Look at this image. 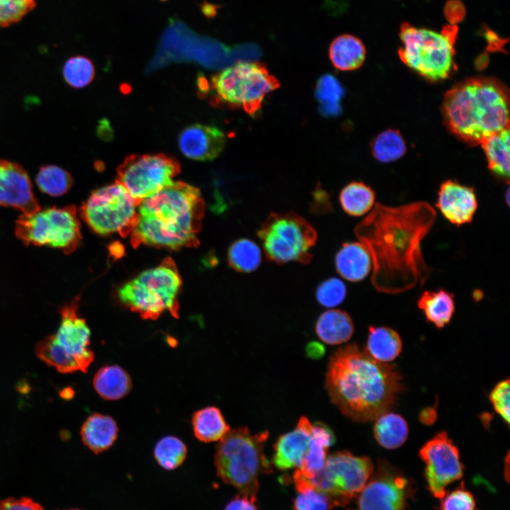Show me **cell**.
I'll list each match as a JSON object with an SVG mask.
<instances>
[{"instance_id":"cell-1","label":"cell","mask_w":510,"mask_h":510,"mask_svg":"<svg viewBox=\"0 0 510 510\" xmlns=\"http://www.w3.org/2000/svg\"><path fill=\"white\" fill-rule=\"evenodd\" d=\"M436 217L434 208L425 201L396 207L376 203L356 225L355 234L370 256V281L376 290L399 294L424 285L431 270L421 245Z\"/></svg>"},{"instance_id":"cell-2","label":"cell","mask_w":510,"mask_h":510,"mask_svg":"<svg viewBox=\"0 0 510 510\" xmlns=\"http://www.w3.org/2000/svg\"><path fill=\"white\" fill-rule=\"evenodd\" d=\"M401 379L392 365L375 361L351 344L331 355L325 387L346 416L365 422L389 412L402 389Z\"/></svg>"},{"instance_id":"cell-3","label":"cell","mask_w":510,"mask_h":510,"mask_svg":"<svg viewBox=\"0 0 510 510\" xmlns=\"http://www.w3.org/2000/svg\"><path fill=\"white\" fill-rule=\"evenodd\" d=\"M205 204L196 187L174 182L142 200L131 232L134 246L142 244L169 249L196 246Z\"/></svg>"},{"instance_id":"cell-4","label":"cell","mask_w":510,"mask_h":510,"mask_svg":"<svg viewBox=\"0 0 510 510\" xmlns=\"http://www.w3.org/2000/svg\"><path fill=\"white\" fill-rule=\"evenodd\" d=\"M509 90L490 77L465 79L448 90L442 110L448 128L462 140L480 144L485 139L509 128Z\"/></svg>"},{"instance_id":"cell-5","label":"cell","mask_w":510,"mask_h":510,"mask_svg":"<svg viewBox=\"0 0 510 510\" xmlns=\"http://www.w3.org/2000/svg\"><path fill=\"white\" fill-rule=\"evenodd\" d=\"M268 437V431L252 434L248 428L241 427L230 430L216 447L217 476L240 494L255 501L259 477L273 470L264 451Z\"/></svg>"},{"instance_id":"cell-6","label":"cell","mask_w":510,"mask_h":510,"mask_svg":"<svg viewBox=\"0 0 510 510\" xmlns=\"http://www.w3.org/2000/svg\"><path fill=\"white\" fill-rule=\"evenodd\" d=\"M458 27L447 25L441 33L402 23L398 54L402 62L425 79L439 81L456 69L454 61Z\"/></svg>"},{"instance_id":"cell-7","label":"cell","mask_w":510,"mask_h":510,"mask_svg":"<svg viewBox=\"0 0 510 510\" xmlns=\"http://www.w3.org/2000/svg\"><path fill=\"white\" fill-rule=\"evenodd\" d=\"M78 300L62 306L57 332L47 336L35 346L36 356L62 373H86L94 360L90 348L91 331L78 314Z\"/></svg>"},{"instance_id":"cell-8","label":"cell","mask_w":510,"mask_h":510,"mask_svg":"<svg viewBox=\"0 0 510 510\" xmlns=\"http://www.w3.org/2000/svg\"><path fill=\"white\" fill-rule=\"evenodd\" d=\"M181 283L175 263L166 258L120 286L118 295L125 307L142 318L154 319L166 311L177 318Z\"/></svg>"},{"instance_id":"cell-9","label":"cell","mask_w":510,"mask_h":510,"mask_svg":"<svg viewBox=\"0 0 510 510\" xmlns=\"http://www.w3.org/2000/svg\"><path fill=\"white\" fill-rule=\"evenodd\" d=\"M257 234L266 257L277 264L291 261L309 264L312 259L310 250L317 239L312 225L292 212H271Z\"/></svg>"},{"instance_id":"cell-10","label":"cell","mask_w":510,"mask_h":510,"mask_svg":"<svg viewBox=\"0 0 510 510\" xmlns=\"http://www.w3.org/2000/svg\"><path fill=\"white\" fill-rule=\"evenodd\" d=\"M15 234L26 245L47 246L66 254L72 253L81 240V223L73 205L22 214L16 222Z\"/></svg>"},{"instance_id":"cell-11","label":"cell","mask_w":510,"mask_h":510,"mask_svg":"<svg viewBox=\"0 0 510 510\" xmlns=\"http://www.w3.org/2000/svg\"><path fill=\"white\" fill-rule=\"evenodd\" d=\"M138 203L120 183L93 191L81 205V218L92 231L101 236L118 233L127 236L135 227Z\"/></svg>"},{"instance_id":"cell-12","label":"cell","mask_w":510,"mask_h":510,"mask_svg":"<svg viewBox=\"0 0 510 510\" xmlns=\"http://www.w3.org/2000/svg\"><path fill=\"white\" fill-rule=\"evenodd\" d=\"M212 86L223 102L242 106L252 115L264 97L280 86L278 79L258 62H239L212 78Z\"/></svg>"},{"instance_id":"cell-13","label":"cell","mask_w":510,"mask_h":510,"mask_svg":"<svg viewBox=\"0 0 510 510\" xmlns=\"http://www.w3.org/2000/svg\"><path fill=\"white\" fill-rule=\"evenodd\" d=\"M373 470V463L368 457L339 451L327 456L318 472L310 477L303 476L329 495L336 506H344L357 497Z\"/></svg>"},{"instance_id":"cell-14","label":"cell","mask_w":510,"mask_h":510,"mask_svg":"<svg viewBox=\"0 0 510 510\" xmlns=\"http://www.w3.org/2000/svg\"><path fill=\"white\" fill-rule=\"evenodd\" d=\"M416 492L412 478L387 460L379 459L375 470L356 497L353 510H407Z\"/></svg>"},{"instance_id":"cell-15","label":"cell","mask_w":510,"mask_h":510,"mask_svg":"<svg viewBox=\"0 0 510 510\" xmlns=\"http://www.w3.org/2000/svg\"><path fill=\"white\" fill-rule=\"evenodd\" d=\"M179 171L178 162L165 154H135L118 166L117 178L139 204L171 184Z\"/></svg>"},{"instance_id":"cell-16","label":"cell","mask_w":510,"mask_h":510,"mask_svg":"<svg viewBox=\"0 0 510 510\" xmlns=\"http://www.w3.org/2000/svg\"><path fill=\"white\" fill-rule=\"evenodd\" d=\"M419 457L425 464L427 487L436 498L441 499L447 487L463 475L458 448L446 431L427 441L419 450Z\"/></svg>"},{"instance_id":"cell-17","label":"cell","mask_w":510,"mask_h":510,"mask_svg":"<svg viewBox=\"0 0 510 510\" xmlns=\"http://www.w3.org/2000/svg\"><path fill=\"white\" fill-rule=\"evenodd\" d=\"M0 206L11 207L21 210L22 214L40 209L26 169L2 159H0Z\"/></svg>"},{"instance_id":"cell-18","label":"cell","mask_w":510,"mask_h":510,"mask_svg":"<svg viewBox=\"0 0 510 510\" xmlns=\"http://www.w3.org/2000/svg\"><path fill=\"white\" fill-rule=\"evenodd\" d=\"M226 135L215 126L194 124L183 129L178 137V147L186 157L197 161H211L223 151Z\"/></svg>"},{"instance_id":"cell-19","label":"cell","mask_w":510,"mask_h":510,"mask_svg":"<svg viewBox=\"0 0 510 510\" xmlns=\"http://www.w3.org/2000/svg\"><path fill=\"white\" fill-rule=\"evenodd\" d=\"M477 205L472 188L451 180L441 185L436 206L450 223L457 226L470 223Z\"/></svg>"},{"instance_id":"cell-20","label":"cell","mask_w":510,"mask_h":510,"mask_svg":"<svg viewBox=\"0 0 510 510\" xmlns=\"http://www.w3.org/2000/svg\"><path fill=\"white\" fill-rule=\"evenodd\" d=\"M312 429L310 420L301 416L294 430L281 435L274 445V466L280 470L300 468L308 449Z\"/></svg>"},{"instance_id":"cell-21","label":"cell","mask_w":510,"mask_h":510,"mask_svg":"<svg viewBox=\"0 0 510 510\" xmlns=\"http://www.w3.org/2000/svg\"><path fill=\"white\" fill-rule=\"evenodd\" d=\"M372 262L367 249L361 242H346L336 254L335 267L339 274L351 282L364 279Z\"/></svg>"},{"instance_id":"cell-22","label":"cell","mask_w":510,"mask_h":510,"mask_svg":"<svg viewBox=\"0 0 510 510\" xmlns=\"http://www.w3.org/2000/svg\"><path fill=\"white\" fill-rule=\"evenodd\" d=\"M118 432L117 424L112 417L94 413L86 419L80 434L83 443L93 453L98 454L113 446Z\"/></svg>"},{"instance_id":"cell-23","label":"cell","mask_w":510,"mask_h":510,"mask_svg":"<svg viewBox=\"0 0 510 510\" xmlns=\"http://www.w3.org/2000/svg\"><path fill=\"white\" fill-rule=\"evenodd\" d=\"M366 50L357 37L344 34L335 38L329 48V57L333 66L341 71L358 69L366 59Z\"/></svg>"},{"instance_id":"cell-24","label":"cell","mask_w":510,"mask_h":510,"mask_svg":"<svg viewBox=\"0 0 510 510\" xmlns=\"http://www.w3.org/2000/svg\"><path fill=\"white\" fill-rule=\"evenodd\" d=\"M315 332L327 344L337 345L348 341L353 336L354 326L349 314L339 310L323 312L315 324Z\"/></svg>"},{"instance_id":"cell-25","label":"cell","mask_w":510,"mask_h":510,"mask_svg":"<svg viewBox=\"0 0 510 510\" xmlns=\"http://www.w3.org/2000/svg\"><path fill=\"white\" fill-rule=\"evenodd\" d=\"M332 431L323 424H312V436L301 467L297 469L305 477H310L323 466L329 448L334 443Z\"/></svg>"},{"instance_id":"cell-26","label":"cell","mask_w":510,"mask_h":510,"mask_svg":"<svg viewBox=\"0 0 510 510\" xmlns=\"http://www.w3.org/2000/svg\"><path fill=\"white\" fill-rule=\"evenodd\" d=\"M93 385L96 392L107 400L125 397L132 387L129 374L117 365L105 366L95 374Z\"/></svg>"},{"instance_id":"cell-27","label":"cell","mask_w":510,"mask_h":510,"mask_svg":"<svg viewBox=\"0 0 510 510\" xmlns=\"http://www.w3.org/2000/svg\"><path fill=\"white\" fill-rule=\"evenodd\" d=\"M402 340L399 334L387 327H370L366 352L378 362L389 363L402 351Z\"/></svg>"},{"instance_id":"cell-28","label":"cell","mask_w":510,"mask_h":510,"mask_svg":"<svg viewBox=\"0 0 510 510\" xmlns=\"http://www.w3.org/2000/svg\"><path fill=\"white\" fill-rule=\"evenodd\" d=\"M417 306L430 323L442 329L450 322L454 314V295L443 289L426 290L420 296Z\"/></svg>"},{"instance_id":"cell-29","label":"cell","mask_w":510,"mask_h":510,"mask_svg":"<svg viewBox=\"0 0 510 510\" xmlns=\"http://www.w3.org/2000/svg\"><path fill=\"white\" fill-rule=\"evenodd\" d=\"M408 434V424L398 414L387 412L375 419L374 437L384 448L392 450L400 448L406 441Z\"/></svg>"},{"instance_id":"cell-30","label":"cell","mask_w":510,"mask_h":510,"mask_svg":"<svg viewBox=\"0 0 510 510\" xmlns=\"http://www.w3.org/2000/svg\"><path fill=\"white\" fill-rule=\"evenodd\" d=\"M193 433L203 442L219 441L230 431L221 411L215 407H208L196 411L192 417Z\"/></svg>"},{"instance_id":"cell-31","label":"cell","mask_w":510,"mask_h":510,"mask_svg":"<svg viewBox=\"0 0 510 510\" xmlns=\"http://www.w3.org/2000/svg\"><path fill=\"white\" fill-rule=\"evenodd\" d=\"M509 128H506L480 143L489 170L495 176L507 181L509 177Z\"/></svg>"},{"instance_id":"cell-32","label":"cell","mask_w":510,"mask_h":510,"mask_svg":"<svg viewBox=\"0 0 510 510\" xmlns=\"http://www.w3.org/2000/svg\"><path fill=\"white\" fill-rule=\"evenodd\" d=\"M293 480L298 492L294 501V510H332L336 506L329 495L313 486L298 470L294 472Z\"/></svg>"},{"instance_id":"cell-33","label":"cell","mask_w":510,"mask_h":510,"mask_svg":"<svg viewBox=\"0 0 510 510\" xmlns=\"http://www.w3.org/2000/svg\"><path fill=\"white\" fill-rule=\"evenodd\" d=\"M374 191L362 182L353 181L342 188L339 202L343 210L351 216L366 214L374 206Z\"/></svg>"},{"instance_id":"cell-34","label":"cell","mask_w":510,"mask_h":510,"mask_svg":"<svg viewBox=\"0 0 510 510\" xmlns=\"http://www.w3.org/2000/svg\"><path fill=\"white\" fill-rule=\"evenodd\" d=\"M227 260L230 267L236 271L250 273L254 271L261 264V251L252 240L239 239L229 247Z\"/></svg>"},{"instance_id":"cell-35","label":"cell","mask_w":510,"mask_h":510,"mask_svg":"<svg viewBox=\"0 0 510 510\" xmlns=\"http://www.w3.org/2000/svg\"><path fill=\"white\" fill-rule=\"evenodd\" d=\"M35 181L39 189L52 196H60L72 188L74 180L66 170L55 166L45 165L40 168Z\"/></svg>"},{"instance_id":"cell-36","label":"cell","mask_w":510,"mask_h":510,"mask_svg":"<svg viewBox=\"0 0 510 510\" xmlns=\"http://www.w3.org/2000/svg\"><path fill=\"white\" fill-rule=\"evenodd\" d=\"M371 149L378 161L387 163L400 159L405 154L406 144L398 130H387L375 138Z\"/></svg>"},{"instance_id":"cell-37","label":"cell","mask_w":510,"mask_h":510,"mask_svg":"<svg viewBox=\"0 0 510 510\" xmlns=\"http://www.w3.org/2000/svg\"><path fill=\"white\" fill-rule=\"evenodd\" d=\"M187 455L185 443L173 436L162 438L155 445L154 456L157 463L166 470H174L183 464Z\"/></svg>"},{"instance_id":"cell-38","label":"cell","mask_w":510,"mask_h":510,"mask_svg":"<svg viewBox=\"0 0 510 510\" xmlns=\"http://www.w3.org/2000/svg\"><path fill=\"white\" fill-rule=\"evenodd\" d=\"M65 81L71 86L81 89L89 85L95 75L92 62L87 57L78 55L69 58L62 69Z\"/></svg>"},{"instance_id":"cell-39","label":"cell","mask_w":510,"mask_h":510,"mask_svg":"<svg viewBox=\"0 0 510 510\" xmlns=\"http://www.w3.org/2000/svg\"><path fill=\"white\" fill-rule=\"evenodd\" d=\"M36 4V0H0V27L18 23Z\"/></svg>"},{"instance_id":"cell-40","label":"cell","mask_w":510,"mask_h":510,"mask_svg":"<svg viewBox=\"0 0 510 510\" xmlns=\"http://www.w3.org/2000/svg\"><path fill=\"white\" fill-rule=\"evenodd\" d=\"M438 510H479L475 497L463 482L441 498Z\"/></svg>"},{"instance_id":"cell-41","label":"cell","mask_w":510,"mask_h":510,"mask_svg":"<svg viewBox=\"0 0 510 510\" xmlns=\"http://www.w3.org/2000/svg\"><path fill=\"white\" fill-rule=\"evenodd\" d=\"M346 295V288L339 278H331L325 280L317 288L316 298L318 302L327 307L340 305Z\"/></svg>"},{"instance_id":"cell-42","label":"cell","mask_w":510,"mask_h":510,"mask_svg":"<svg viewBox=\"0 0 510 510\" xmlns=\"http://www.w3.org/2000/svg\"><path fill=\"white\" fill-rule=\"evenodd\" d=\"M509 379L497 383L489 394V400L495 412L509 424Z\"/></svg>"},{"instance_id":"cell-43","label":"cell","mask_w":510,"mask_h":510,"mask_svg":"<svg viewBox=\"0 0 510 510\" xmlns=\"http://www.w3.org/2000/svg\"><path fill=\"white\" fill-rule=\"evenodd\" d=\"M342 94L341 86L334 76L327 74L319 79L316 89L317 97L328 106L338 103Z\"/></svg>"},{"instance_id":"cell-44","label":"cell","mask_w":510,"mask_h":510,"mask_svg":"<svg viewBox=\"0 0 510 510\" xmlns=\"http://www.w3.org/2000/svg\"><path fill=\"white\" fill-rule=\"evenodd\" d=\"M0 510H44L38 502L28 497L7 498L0 502Z\"/></svg>"},{"instance_id":"cell-45","label":"cell","mask_w":510,"mask_h":510,"mask_svg":"<svg viewBox=\"0 0 510 510\" xmlns=\"http://www.w3.org/2000/svg\"><path fill=\"white\" fill-rule=\"evenodd\" d=\"M443 11L450 25L460 23L465 16V8L460 0H448L445 4Z\"/></svg>"},{"instance_id":"cell-46","label":"cell","mask_w":510,"mask_h":510,"mask_svg":"<svg viewBox=\"0 0 510 510\" xmlns=\"http://www.w3.org/2000/svg\"><path fill=\"white\" fill-rule=\"evenodd\" d=\"M256 501L240 494L232 499L223 510H258Z\"/></svg>"},{"instance_id":"cell-47","label":"cell","mask_w":510,"mask_h":510,"mask_svg":"<svg viewBox=\"0 0 510 510\" xmlns=\"http://www.w3.org/2000/svg\"><path fill=\"white\" fill-rule=\"evenodd\" d=\"M312 211L315 213H324L332 210L328 194L321 190L314 192V202L312 204Z\"/></svg>"},{"instance_id":"cell-48","label":"cell","mask_w":510,"mask_h":510,"mask_svg":"<svg viewBox=\"0 0 510 510\" xmlns=\"http://www.w3.org/2000/svg\"><path fill=\"white\" fill-rule=\"evenodd\" d=\"M65 510H81V509H65Z\"/></svg>"}]
</instances>
